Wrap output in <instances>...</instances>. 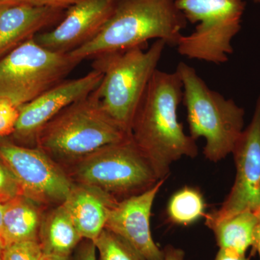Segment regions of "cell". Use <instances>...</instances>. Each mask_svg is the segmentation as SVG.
Listing matches in <instances>:
<instances>
[{"label": "cell", "instance_id": "ac0fdd59", "mask_svg": "<svg viewBox=\"0 0 260 260\" xmlns=\"http://www.w3.org/2000/svg\"><path fill=\"white\" fill-rule=\"evenodd\" d=\"M256 222V211L247 210L214 223L209 229L213 231L219 249L246 254L254 245Z\"/></svg>", "mask_w": 260, "mask_h": 260}, {"label": "cell", "instance_id": "7402d4cb", "mask_svg": "<svg viewBox=\"0 0 260 260\" xmlns=\"http://www.w3.org/2000/svg\"><path fill=\"white\" fill-rule=\"evenodd\" d=\"M21 194L20 186L14 175L0 160V203L5 204Z\"/></svg>", "mask_w": 260, "mask_h": 260}, {"label": "cell", "instance_id": "603a6c76", "mask_svg": "<svg viewBox=\"0 0 260 260\" xmlns=\"http://www.w3.org/2000/svg\"><path fill=\"white\" fill-rule=\"evenodd\" d=\"M18 116V108L0 99V138L14 133Z\"/></svg>", "mask_w": 260, "mask_h": 260}, {"label": "cell", "instance_id": "ba28073f", "mask_svg": "<svg viewBox=\"0 0 260 260\" xmlns=\"http://www.w3.org/2000/svg\"><path fill=\"white\" fill-rule=\"evenodd\" d=\"M81 61L42 47L34 38L0 59V99L20 109L66 80Z\"/></svg>", "mask_w": 260, "mask_h": 260}, {"label": "cell", "instance_id": "6da1fadb", "mask_svg": "<svg viewBox=\"0 0 260 260\" xmlns=\"http://www.w3.org/2000/svg\"><path fill=\"white\" fill-rule=\"evenodd\" d=\"M183 86L177 72L157 70L149 82L133 119L130 135L153 164L160 179H167L173 162L198 155L196 141L184 133L178 119Z\"/></svg>", "mask_w": 260, "mask_h": 260}, {"label": "cell", "instance_id": "8992f818", "mask_svg": "<svg viewBox=\"0 0 260 260\" xmlns=\"http://www.w3.org/2000/svg\"><path fill=\"white\" fill-rule=\"evenodd\" d=\"M75 184L92 186L117 200L144 192L160 177L150 160L129 135L71 165Z\"/></svg>", "mask_w": 260, "mask_h": 260}, {"label": "cell", "instance_id": "8fae6325", "mask_svg": "<svg viewBox=\"0 0 260 260\" xmlns=\"http://www.w3.org/2000/svg\"><path fill=\"white\" fill-rule=\"evenodd\" d=\"M102 72L93 69L88 74L64 80L19 109L14 134L36 143L40 130L65 108L88 96L100 85Z\"/></svg>", "mask_w": 260, "mask_h": 260}, {"label": "cell", "instance_id": "44dd1931", "mask_svg": "<svg viewBox=\"0 0 260 260\" xmlns=\"http://www.w3.org/2000/svg\"><path fill=\"white\" fill-rule=\"evenodd\" d=\"M43 254L39 240L22 241L5 246L3 260H41Z\"/></svg>", "mask_w": 260, "mask_h": 260}, {"label": "cell", "instance_id": "52a82bcc", "mask_svg": "<svg viewBox=\"0 0 260 260\" xmlns=\"http://www.w3.org/2000/svg\"><path fill=\"white\" fill-rule=\"evenodd\" d=\"M187 22L198 23L189 35H182L177 46L181 56L215 64L229 61L232 41L242 28L244 0H176Z\"/></svg>", "mask_w": 260, "mask_h": 260}, {"label": "cell", "instance_id": "d4e9b609", "mask_svg": "<svg viewBox=\"0 0 260 260\" xmlns=\"http://www.w3.org/2000/svg\"><path fill=\"white\" fill-rule=\"evenodd\" d=\"M80 1L81 0H27V3L34 6L49 7L62 9L76 4Z\"/></svg>", "mask_w": 260, "mask_h": 260}, {"label": "cell", "instance_id": "9a60e30c", "mask_svg": "<svg viewBox=\"0 0 260 260\" xmlns=\"http://www.w3.org/2000/svg\"><path fill=\"white\" fill-rule=\"evenodd\" d=\"M118 201L96 188L74 183L63 203L83 239L95 242L105 229L111 210Z\"/></svg>", "mask_w": 260, "mask_h": 260}, {"label": "cell", "instance_id": "3957f363", "mask_svg": "<svg viewBox=\"0 0 260 260\" xmlns=\"http://www.w3.org/2000/svg\"><path fill=\"white\" fill-rule=\"evenodd\" d=\"M129 135L104 112L93 92L49 121L37 135L35 144L58 164L73 165Z\"/></svg>", "mask_w": 260, "mask_h": 260}, {"label": "cell", "instance_id": "7c38bea8", "mask_svg": "<svg viewBox=\"0 0 260 260\" xmlns=\"http://www.w3.org/2000/svg\"><path fill=\"white\" fill-rule=\"evenodd\" d=\"M166 179L140 194L119 200L113 207L105 229L129 243L146 260H164L150 229L152 207Z\"/></svg>", "mask_w": 260, "mask_h": 260}, {"label": "cell", "instance_id": "d6986e66", "mask_svg": "<svg viewBox=\"0 0 260 260\" xmlns=\"http://www.w3.org/2000/svg\"><path fill=\"white\" fill-rule=\"evenodd\" d=\"M205 202L197 188L184 186L176 191L168 203L167 215L175 225H189L205 215Z\"/></svg>", "mask_w": 260, "mask_h": 260}, {"label": "cell", "instance_id": "f546056e", "mask_svg": "<svg viewBox=\"0 0 260 260\" xmlns=\"http://www.w3.org/2000/svg\"><path fill=\"white\" fill-rule=\"evenodd\" d=\"M3 210L4 205L0 203V245L5 247L4 236H3Z\"/></svg>", "mask_w": 260, "mask_h": 260}, {"label": "cell", "instance_id": "30bf717a", "mask_svg": "<svg viewBox=\"0 0 260 260\" xmlns=\"http://www.w3.org/2000/svg\"><path fill=\"white\" fill-rule=\"evenodd\" d=\"M232 153L235 181L220 209L205 215L208 228L244 210L260 208V93L250 124L243 130Z\"/></svg>", "mask_w": 260, "mask_h": 260}, {"label": "cell", "instance_id": "1f68e13d", "mask_svg": "<svg viewBox=\"0 0 260 260\" xmlns=\"http://www.w3.org/2000/svg\"><path fill=\"white\" fill-rule=\"evenodd\" d=\"M3 247L0 245V260H3Z\"/></svg>", "mask_w": 260, "mask_h": 260}, {"label": "cell", "instance_id": "e0dca14e", "mask_svg": "<svg viewBox=\"0 0 260 260\" xmlns=\"http://www.w3.org/2000/svg\"><path fill=\"white\" fill-rule=\"evenodd\" d=\"M3 205L5 246L22 241L39 240L43 219L41 205L23 195Z\"/></svg>", "mask_w": 260, "mask_h": 260}, {"label": "cell", "instance_id": "4316f807", "mask_svg": "<svg viewBox=\"0 0 260 260\" xmlns=\"http://www.w3.org/2000/svg\"><path fill=\"white\" fill-rule=\"evenodd\" d=\"M164 253V260H184V251L172 245L166 246Z\"/></svg>", "mask_w": 260, "mask_h": 260}, {"label": "cell", "instance_id": "2e32d148", "mask_svg": "<svg viewBox=\"0 0 260 260\" xmlns=\"http://www.w3.org/2000/svg\"><path fill=\"white\" fill-rule=\"evenodd\" d=\"M83 240L64 203L43 216L39 241L44 254L70 256Z\"/></svg>", "mask_w": 260, "mask_h": 260}, {"label": "cell", "instance_id": "277c9868", "mask_svg": "<svg viewBox=\"0 0 260 260\" xmlns=\"http://www.w3.org/2000/svg\"><path fill=\"white\" fill-rule=\"evenodd\" d=\"M183 86L189 135L205 138V158L218 162L232 153L244 129L245 112L232 99L212 90L192 67L179 62L177 70Z\"/></svg>", "mask_w": 260, "mask_h": 260}, {"label": "cell", "instance_id": "4dcf8cb0", "mask_svg": "<svg viewBox=\"0 0 260 260\" xmlns=\"http://www.w3.org/2000/svg\"><path fill=\"white\" fill-rule=\"evenodd\" d=\"M41 260H71V256H64L54 254H43Z\"/></svg>", "mask_w": 260, "mask_h": 260}, {"label": "cell", "instance_id": "ffe728a7", "mask_svg": "<svg viewBox=\"0 0 260 260\" xmlns=\"http://www.w3.org/2000/svg\"><path fill=\"white\" fill-rule=\"evenodd\" d=\"M94 243L99 260H146L124 239L106 229Z\"/></svg>", "mask_w": 260, "mask_h": 260}, {"label": "cell", "instance_id": "7a4b0ae2", "mask_svg": "<svg viewBox=\"0 0 260 260\" xmlns=\"http://www.w3.org/2000/svg\"><path fill=\"white\" fill-rule=\"evenodd\" d=\"M186 24L176 0H117L112 15L99 34L70 54L83 61L144 47L152 39L176 47Z\"/></svg>", "mask_w": 260, "mask_h": 260}, {"label": "cell", "instance_id": "5bb4252c", "mask_svg": "<svg viewBox=\"0 0 260 260\" xmlns=\"http://www.w3.org/2000/svg\"><path fill=\"white\" fill-rule=\"evenodd\" d=\"M61 9L21 4L0 11V59L55 21Z\"/></svg>", "mask_w": 260, "mask_h": 260}, {"label": "cell", "instance_id": "9c48e42d", "mask_svg": "<svg viewBox=\"0 0 260 260\" xmlns=\"http://www.w3.org/2000/svg\"><path fill=\"white\" fill-rule=\"evenodd\" d=\"M0 160L14 175L21 194L38 204H61L74 185L64 169L39 148L2 141Z\"/></svg>", "mask_w": 260, "mask_h": 260}, {"label": "cell", "instance_id": "5b68a950", "mask_svg": "<svg viewBox=\"0 0 260 260\" xmlns=\"http://www.w3.org/2000/svg\"><path fill=\"white\" fill-rule=\"evenodd\" d=\"M166 46L156 40L148 50L135 47L95 58L93 69L102 72L103 78L93 93L104 112L128 134Z\"/></svg>", "mask_w": 260, "mask_h": 260}, {"label": "cell", "instance_id": "4fadbf2b", "mask_svg": "<svg viewBox=\"0 0 260 260\" xmlns=\"http://www.w3.org/2000/svg\"><path fill=\"white\" fill-rule=\"evenodd\" d=\"M117 0H81L70 7L55 28L34 37L42 47L70 53L93 39L102 30L115 8Z\"/></svg>", "mask_w": 260, "mask_h": 260}, {"label": "cell", "instance_id": "cb8c5ba5", "mask_svg": "<svg viewBox=\"0 0 260 260\" xmlns=\"http://www.w3.org/2000/svg\"><path fill=\"white\" fill-rule=\"evenodd\" d=\"M75 250L71 260H97L96 246L93 241L83 239Z\"/></svg>", "mask_w": 260, "mask_h": 260}, {"label": "cell", "instance_id": "484cf974", "mask_svg": "<svg viewBox=\"0 0 260 260\" xmlns=\"http://www.w3.org/2000/svg\"><path fill=\"white\" fill-rule=\"evenodd\" d=\"M213 260H250L246 254H241L230 249H219Z\"/></svg>", "mask_w": 260, "mask_h": 260}, {"label": "cell", "instance_id": "d6a6232c", "mask_svg": "<svg viewBox=\"0 0 260 260\" xmlns=\"http://www.w3.org/2000/svg\"><path fill=\"white\" fill-rule=\"evenodd\" d=\"M253 3H256V4H260V0H251Z\"/></svg>", "mask_w": 260, "mask_h": 260}, {"label": "cell", "instance_id": "f1b7e54d", "mask_svg": "<svg viewBox=\"0 0 260 260\" xmlns=\"http://www.w3.org/2000/svg\"><path fill=\"white\" fill-rule=\"evenodd\" d=\"M21 4H28V3H27V0H0V11L10 7Z\"/></svg>", "mask_w": 260, "mask_h": 260}, {"label": "cell", "instance_id": "83f0119b", "mask_svg": "<svg viewBox=\"0 0 260 260\" xmlns=\"http://www.w3.org/2000/svg\"><path fill=\"white\" fill-rule=\"evenodd\" d=\"M256 218H257V222H256L255 234H254V245L252 246V253L254 254L257 253L259 254L260 260V208L256 210Z\"/></svg>", "mask_w": 260, "mask_h": 260}]
</instances>
